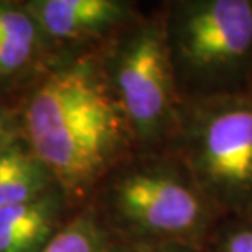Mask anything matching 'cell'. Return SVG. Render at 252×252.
<instances>
[{
	"label": "cell",
	"instance_id": "cell-1",
	"mask_svg": "<svg viewBox=\"0 0 252 252\" xmlns=\"http://www.w3.org/2000/svg\"><path fill=\"white\" fill-rule=\"evenodd\" d=\"M15 98L20 136L72 208L87 205L100 184L138 154L102 46L58 51Z\"/></svg>",
	"mask_w": 252,
	"mask_h": 252
},
{
	"label": "cell",
	"instance_id": "cell-2",
	"mask_svg": "<svg viewBox=\"0 0 252 252\" xmlns=\"http://www.w3.org/2000/svg\"><path fill=\"white\" fill-rule=\"evenodd\" d=\"M89 203L122 241L203 249L224 218L169 153L134 154L100 184Z\"/></svg>",
	"mask_w": 252,
	"mask_h": 252
},
{
	"label": "cell",
	"instance_id": "cell-3",
	"mask_svg": "<svg viewBox=\"0 0 252 252\" xmlns=\"http://www.w3.org/2000/svg\"><path fill=\"white\" fill-rule=\"evenodd\" d=\"M164 153L223 216L252 218V89L180 98Z\"/></svg>",
	"mask_w": 252,
	"mask_h": 252
},
{
	"label": "cell",
	"instance_id": "cell-4",
	"mask_svg": "<svg viewBox=\"0 0 252 252\" xmlns=\"http://www.w3.org/2000/svg\"><path fill=\"white\" fill-rule=\"evenodd\" d=\"M180 98L252 84V0H175L160 12Z\"/></svg>",
	"mask_w": 252,
	"mask_h": 252
},
{
	"label": "cell",
	"instance_id": "cell-5",
	"mask_svg": "<svg viewBox=\"0 0 252 252\" xmlns=\"http://www.w3.org/2000/svg\"><path fill=\"white\" fill-rule=\"evenodd\" d=\"M102 58L138 154L164 153L174 133L180 95L160 13L139 15L103 44Z\"/></svg>",
	"mask_w": 252,
	"mask_h": 252
},
{
	"label": "cell",
	"instance_id": "cell-6",
	"mask_svg": "<svg viewBox=\"0 0 252 252\" xmlns=\"http://www.w3.org/2000/svg\"><path fill=\"white\" fill-rule=\"evenodd\" d=\"M56 51L103 46L139 17L134 3L125 0H28Z\"/></svg>",
	"mask_w": 252,
	"mask_h": 252
},
{
	"label": "cell",
	"instance_id": "cell-7",
	"mask_svg": "<svg viewBox=\"0 0 252 252\" xmlns=\"http://www.w3.org/2000/svg\"><path fill=\"white\" fill-rule=\"evenodd\" d=\"M56 53L27 3L0 0V95L17 97Z\"/></svg>",
	"mask_w": 252,
	"mask_h": 252
},
{
	"label": "cell",
	"instance_id": "cell-8",
	"mask_svg": "<svg viewBox=\"0 0 252 252\" xmlns=\"http://www.w3.org/2000/svg\"><path fill=\"white\" fill-rule=\"evenodd\" d=\"M72 208L59 187L0 210V252H41Z\"/></svg>",
	"mask_w": 252,
	"mask_h": 252
},
{
	"label": "cell",
	"instance_id": "cell-9",
	"mask_svg": "<svg viewBox=\"0 0 252 252\" xmlns=\"http://www.w3.org/2000/svg\"><path fill=\"white\" fill-rule=\"evenodd\" d=\"M59 187L53 174L20 136L0 149V210Z\"/></svg>",
	"mask_w": 252,
	"mask_h": 252
},
{
	"label": "cell",
	"instance_id": "cell-10",
	"mask_svg": "<svg viewBox=\"0 0 252 252\" xmlns=\"http://www.w3.org/2000/svg\"><path fill=\"white\" fill-rule=\"evenodd\" d=\"M115 239L97 210L87 203L69 216L41 252H108Z\"/></svg>",
	"mask_w": 252,
	"mask_h": 252
},
{
	"label": "cell",
	"instance_id": "cell-11",
	"mask_svg": "<svg viewBox=\"0 0 252 252\" xmlns=\"http://www.w3.org/2000/svg\"><path fill=\"white\" fill-rule=\"evenodd\" d=\"M205 252H252V218L224 216L206 241Z\"/></svg>",
	"mask_w": 252,
	"mask_h": 252
},
{
	"label": "cell",
	"instance_id": "cell-12",
	"mask_svg": "<svg viewBox=\"0 0 252 252\" xmlns=\"http://www.w3.org/2000/svg\"><path fill=\"white\" fill-rule=\"evenodd\" d=\"M108 252H205L201 248L182 243H146V241L115 239Z\"/></svg>",
	"mask_w": 252,
	"mask_h": 252
},
{
	"label": "cell",
	"instance_id": "cell-13",
	"mask_svg": "<svg viewBox=\"0 0 252 252\" xmlns=\"http://www.w3.org/2000/svg\"><path fill=\"white\" fill-rule=\"evenodd\" d=\"M20 138L18 118L15 103H10L8 97L0 95V149Z\"/></svg>",
	"mask_w": 252,
	"mask_h": 252
},
{
	"label": "cell",
	"instance_id": "cell-14",
	"mask_svg": "<svg viewBox=\"0 0 252 252\" xmlns=\"http://www.w3.org/2000/svg\"><path fill=\"white\" fill-rule=\"evenodd\" d=\"M251 89H252V84H251Z\"/></svg>",
	"mask_w": 252,
	"mask_h": 252
}]
</instances>
